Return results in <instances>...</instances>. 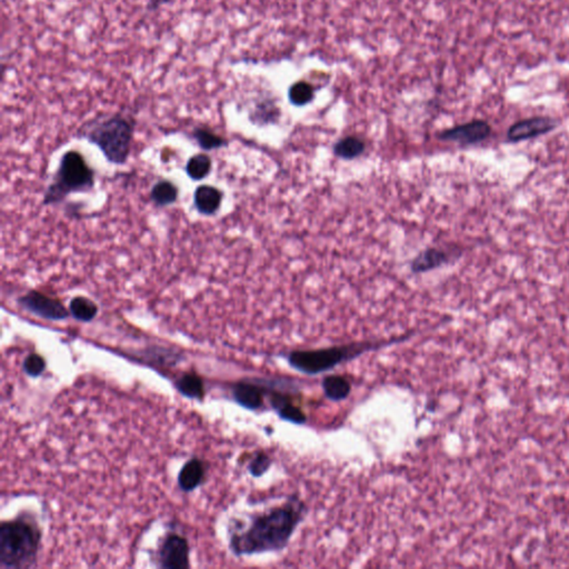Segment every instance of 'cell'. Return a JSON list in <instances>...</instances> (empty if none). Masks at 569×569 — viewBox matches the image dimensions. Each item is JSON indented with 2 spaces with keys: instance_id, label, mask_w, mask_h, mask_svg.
Listing matches in <instances>:
<instances>
[{
  "instance_id": "obj_16",
  "label": "cell",
  "mask_w": 569,
  "mask_h": 569,
  "mask_svg": "<svg viewBox=\"0 0 569 569\" xmlns=\"http://www.w3.org/2000/svg\"><path fill=\"white\" fill-rule=\"evenodd\" d=\"M315 98V89L307 81H297L288 90V99L291 105L303 107Z\"/></svg>"
},
{
  "instance_id": "obj_23",
  "label": "cell",
  "mask_w": 569,
  "mask_h": 569,
  "mask_svg": "<svg viewBox=\"0 0 569 569\" xmlns=\"http://www.w3.org/2000/svg\"><path fill=\"white\" fill-rule=\"evenodd\" d=\"M271 464V460L269 455L264 453L257 454L255 458L253 459V462L249 465V470H250L252 475L259 477V476L266 473V470H269Z\"/></svg>"
},
{
  "instance_id": "obj_2",
  "label": "cell",
  "mask_w": 569,
  "mask_h": 569,
  "mask_svg": "<svg viewBox=\"0 0 569 569\" xmlns=\"http://www.w3.org/2000/svg\"><path fill=\"white\" fill-rule=\"evenodd\" d=\"M40 535L35 526L24 520L6 522L0 526V565L20 568L33 561Z\"/></svg>"
},
{
  "instance_id": "obj_24",
  "label": "cell",
  "mask_w": 569,
  "mask_h": 569,
  "mask_svg": "<svg viewBox=\"0 0 569 569\" xmlns=\"http://www.w3.org/2000/svg\"><path fill=\"white\" fill-rule=\"evenodd\" d=\"M24 369L31 376H38L45 369L44 358L36 354L28 356L24 362Z\"/></svg>"
},
{
  "instance_id": "obj_11",
  "label": "cell",
  "mask_w": 569,
  "mask_h": 569,
  "mask_svg": "<svg viewBox=\"0 0 569 569\" xmlns=\"http://www.w3.org/2000/svg\"><path fill=\"white\" fill-rule=\"evenodd\" d=\"M263 385L258 383H241L236 385L234 397L241 406L248 409H258L263 406Z\"/></svg>"
},
{
  "instance_id": "obj_8",
  "label": "cell",
  "mask_w": 569,
  "mask_h": 569,
  "mask_svg": "<svg viewBox=\"0 0 569 569\" xmlns=\"http://www.w3.org/2000/svg\"><path fill=\"white\" fill-rule=\"evenodd\" d=\"M20 304L29 312L46 319L61 321L68 317V312L58 300L49 298L47 296L37 291H31L20 299Z\"/></svg>"
},
{
  "instance_id": "obj_1",
  "label": "cell",
  "mask_w": 569,
  "mask_h": 569,
  "mask_svg": "<svg viewBox=\"0 0 569 569\" xmlns=\"http://www.w3.org/2000/svg\"><path fill=\"white\" fill-rule=\"evenodd\" d=\"M305 511L304 503L293 497L284 505L255 517L246 531L232 536V550L236 555L282 550L304 518Z\"/></svg>"
},
{
  "instance_id": "obj_3",
  "label": "cell",
  "mask_w": 569,
  "mask_h": 569,
  "mask_svg": "<svg viewBox=\"0 0 569 569\" xmlns=\"http://www.w3.org/2000/svg\"><path fill=\"white\" fill-rule=\"evenodd\" d=\"M378 346L379 344L358 343L315 351H296L290 353L288 360L296 371L314 375L329 371Z\"/></svg>"
},
{
  "instance_id": "obj_18",
  "label": "cell",
  "mask_w": 569,
  "mask_h": 569,
  "mask_svg": "<svg viewBox=\"0 0 569 569\" xmlns=\"http://www.w3.org/2000/svg\"><path fill=\"white\" fill-rule=\"evenodd\" d=\"M70 312L79 321H89L97 315V306L89 299L77 297L70 303Z\"/></svg>"
},
{
  "instance_id": "obj_10",
  "label": "cell",
  "mask_w": 569,
  "mask_h": 569,
  "mask_svg": "<svg viewBox=\"0 0 569 569\" xmlns=\"http://www.w3.org/2000/svg\"><path fill=\"white\" fill-rule=\"evenodd\" d=\"M453 259V254L440 248H428L420 253L410 265V269L415 274L426 273L431 269H438L446 265Z\"/></svg>"
},
{
  "instance_id": "obj_19",
  "label": "cell",
  "mask_w": 569,
  "mask_h": 569,
  "mask_svg": "<svg viewBox=\"0 0 569 569\" xmlns=\"http://www.w3.org/2000/svg\"><path fill=\"white\" fill-rule=\"evenodd\" d=\"M152 198L161 206L172 204L177 199V189L172 183L161 182L152 189Z\"/></svg>"
},
{
  "instance_id": "obj_21",
  "label": "cell",
  "mask_w": 569,
  "mask_h": 569,
  "mask_svg": "<svg viewBox=\"0 0 569 569\" xmlns=\"http://www.w3.org/2000/svg\"><path fill=\"white\" fill-rule=\"evenodd\" d=\"M195 137H196L197 143L204 150H214V148H218V147H221L225 144V141L221 137L216 136L209 130L197 129L195 131Z\"/></svg>"
},
{
  "instance_id": "obj_9",
  "label": "cell",
  "mask_w": 569,
  "mask_h": 569,
  "mask_svg": "<svg viewBox=\"0 0 569 569\" xmlns=\"http://www.w3.org/2000/svg\"><path fill=\"white\" fill-rule=\"evenodd\" d=\"M189 545L183 537L170 535L163 542L159 553L163 568L185 569L189 567Z\"/></svg>"
},
{
  "instance_id": "obj_15",
  "label": "cell",
  "mask_w": 569,
  "mask_h": 569,
  "mask_svg": "<svg viewBox=\"0 0 569 569\" xmlns=\"http://www.w3.org/2000/svg\"><path fill=\"white\" fill-rule=\"evenodd\" d=\"M323 388L327 398L332 401H339L348 397L351 386L347 379L336 375V376H327L323 379Z\"/></svg>"
},
{
  "instance_id": "obj_5",
  "label": "cell",
  "mask_w": 569,
  "mask_h": 569,
  "mask_svg": "<svg viewBox=\"0 0 569 569\" xmlns=\"http://www.w3.org/2000/svg\"><path fill=\"white\" fill-rule=\"evenodd\" d=\"M94 184L92 169L87 166L81 155L70 152L61 161L56 183L48 189L45 202H59L72 191H88Z\"/></svg>"
},
{
  "instance_id": "obj_17",
  "label": "cell",
  "mask_w": 569,
  "mask_h": 569,
  "mask_svg": "<svg viewBox=\"0 0 569 569\" xmlns=\"http://www.w3.org/2000/svg\"><path fill=\"white\" fill-rule=\"evenodd\" d=\"M177 388L183 395L191 398L202 397L204 385L202 379L193 374H186L177 381Z\"/></svg>"
},
{
  "instance_id": "obj_7",
  "label": "cell",
  "mask_w": 569,
  "mask_h": 569,
  "mask_svg": "<svg viewBox=\"0 0 569 569\" xmlns=\"http://www.w3.org/2000/svg\"><path fill=\"white\" fill-rule=\"evenodd\" d=\"M557 126L559 122L550 117L537 116L522 119L509 127L507 131V141L509 143L529 141L553 131Z\"/></svg>"
},
{
  "instance_id": "obj_6",
  "label": "cell",
  "mask_w": 569,
  "mask_h": 569,
  "mask_svg": "<svg viewBox=\"0 0 569 569\" xmlns=\"http://www.w3.org/2000/svg\"><path fill=\"white\" fill-rule=\"evenodd\" d=\"M492 135V127L488 122L481 119H476L466 124L458 125L449 129L442 130L438 134V139L442 141H451L457 144L467 145L481 144Z\"/></svg>"
},
{
  "instance_id": "obj_4",
  "label": "cell",
  "mask_w": 569,
  "mask_h": 569,
  "mask_svg": "<svg viewBox=\"0 0 569 569\" xmlns=\"http://www.w3.org/2000/svg\"><path fill=\"white\" fill-rule=\"evenodd\" d=\"M88 137L98 145L108 161L124 163L130 150L133 138V125L122 116H113L95 125Z\"/></svg>"
},
{
  "instance_id": "obj_14",
  "label": "cell",
  "mask_w": 569,
  "mask_h": 569,
  "mask_svg": "<svg viewBox=\"0 0 569 569\" xmlns=\"http://www.w3.org/2000/svg\"><path fill=\"white\" fill-rule=\"evenodd\" d=\"M365 150V141L358 138L356 136H348V137L340 139L334 146L335 155L343 159H347V161L360 157Z\"/></svg>"
},
{
  "instance_id": "obj_13",
  "label": "cell",
  "mask_w": 569,
  "mask_h": 569,
  "mask_svg": "<svg viewBox=\"0 0 569 569\" xmlns=\"http://www.w3.org/2000/svg\"><path fill=\"white\" fill-rule=\"evenodd\" d=\"M204 477V466L198 459H191V462L184 466L180 470L178 483L180 488L187 492H191L193 489L198 486Z\"/></svg>"
},
{
  "instance_id": "obj_20",
  "label": "cell",
  "mask_w": 569,
  "mask_h": 569,
  "mask_svg": "<svg viewBox=\"0 0 569 569\" xmlns=\"http://www.w3.org/2000/svg\"><path fill=\"white\" fill-rule=\"evenodd\" d=\"M211 168V161L208 156L200 155L193 156L187 165V173L193 179L200 180L207 176Z\"/></svg>"
},
{
  "instance_id": "obj_22",
  "label": "cell",
  "mask_w": 569,
  "mask_h": 569,
  "mask_svg": "<svg viewBox=\"0 0 569 569\" xmlns=\"http://www.w3.org/2000/svg\"><path fill=\"white\" fill-rule=\"evenodd\" d=\"M278 414L280 415V417L293 422V423L303 424L306 422V416H305L304 412H301L300 409L294 406L290 401L278 410Z\"/></svg>"
},
{
  "instance_id": "obj_12",
  "label": "cell",
  "mask_w": 569,
  "mask_h": 569,
  "mask_svg": "<svg viewBox=\"0 0 569 569\" xmlns=\"http://www.w3.org/2000/svg\"><path fill=\"white\" fill-rule=\"evenodd\" d=\"M221 191L210 186H200L195 193V205L197 209L205 215L216 213L221 206Z\"/></svg>"
}]
</instances>
